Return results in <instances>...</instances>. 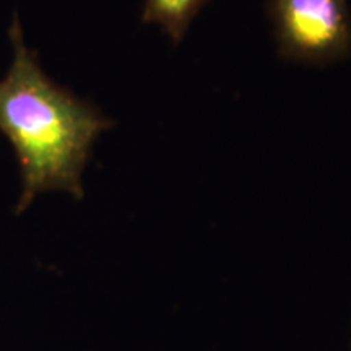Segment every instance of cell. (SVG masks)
<instances>
[{"mask_svg":"<svg viewBox=\"0 0 351 351\" xmlns=\"http://www.w3.org/2000/svg\"><path fill=\"white\" fill-rule=\"evenodd\" d=\"M278 51L302 64H330L351 52L348 0H270Z\"/></svg>","mask_w":351,"mask_h":351,"instance_id":"7a4b0ae2","label":"cell"},{"mask_svg":"<svg viewBox=\"0 0 351 351\" xmlns=\"http://www.w3.org/2000/svg\"><path fill=\"white\" fill-rule=\"evenodd\" d=\"M205 2L207 0H145L142 20L160 26L171 41L179 43Z\"/></svg>","mask_w":351,"mask_h":351,"instance_id":"3957f363","label":"cell"},{"mask_svg":"<svg viewBox=\"0 0 351 351\" xmlns=\"http://www.w3.org/2000/svg\"><path fill=\"white\" fill-rule=\"evenodd\" d=\"M8 38L13 57L0 80V132L20 166L21 192L13 210L19 217L44 192L83 199V169L95 142L111 129L112 121L47 77L38 52L25 44L16 15Z\"/></svg>","mask_w":351,"mask_h":351,"instance_id":"6da1fadb","label":"cell"}]
</instances>
